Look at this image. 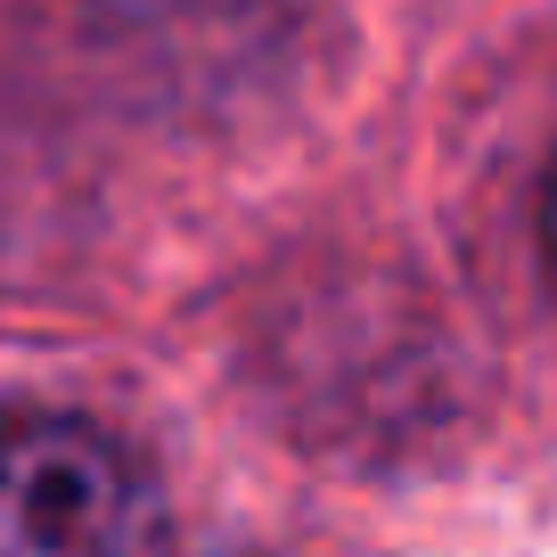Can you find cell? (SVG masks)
Listing matches in <instances>:
<instances>
[{
    "label": "cell",
    "instance_id": "7a4b0ae2",
    "mask_svg": "<svg viewBox=\"0 0 557 557\" xmlns=\"http://www.w3.org/2000/svg\"><path fill=\"white\" fill-rule=\"evenodd\" d=\"M541 238H549V271H557V181H549V206H541Z\"/></svg>",
    "mask_w": 557,
    "mask_h": 557
},
{
    "label": "cell",
    "instance_id": "6da1fadb",
    "mask_svg": "<svg viewBox=\"0 0 557 557\" xmlns=\"http://www.w3.org/2000/svg\"><path fill=\"white\" fill-rule=\"evenodd\" d=\"M173 517L132 443L66 410H0V557H164Z\"/></svg>",
    "mask_w": 557,
    "mask_h": 557
}]
</instances>
